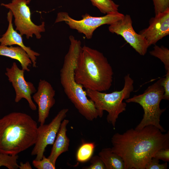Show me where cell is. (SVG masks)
<instances>
[{
	"mask_svg": "<svg viewBox=\"0 0 169 169\" xmlns=\"http://www.w3.org/2000/svg\"><path fill=\"white\" fill-rule=\"evenodd\" d=\"M112 151L120 156L124 169H145L146 163L159 150L169 148V132L163 133L152 125L140 130L131 128L111 138Z\"/></svg>",
	"mask_w": 169,
	"mask_h": 169,
	"instance_id": "1",
	"label": "cell"
},
{
	"mask_svg": "<svg viewBox=\"0 0 169 169\" xmlns=\"http://www.w3.org/2000/svg\"><path fill=\"white\" fill-rule=\"evenodd\" d=\"M114 73L102 53L86 45L76 59L74 69L75 81L86 90L104 92L108 90Z\"/></svg>",
	"mask_w": 169,
	"mask_h": 169,
	"instance_id": "2",
	"label": "cell"
},
{
	"mask_svg": "<svg viewBox=\"0 0 169 169\" xmlns=\"http://www.w3.org/2000/svg\"><path fill=\"white\" fill-rule=\"evenodd\" d=\"M37 124L29 115L13 112L0 119V152L16 155L36 143Z\"/></svg>",
	"mask_w": 169,
	"mask_h": 169,
	"instance_id": "3",
	"label": "cell"
},
{
	"mask_svg": "<svg viewBox=\"0 0 169 169\" xmlns=\"http://www.w3.org/2000/svg\"><path fill=\"white\" fill-rule=\"evenodd\" d=\"M69 38V49L60 70V82L65 94L79 113L87 120L92 121L99 117V113L93 102L87 98L83 87L74 78L75 62L82 48L81 42L73 35Z\"/></svg>",
	"mask_w": 169,
	"mask_h": 169,
	"instance_id": "4",
	"label": "cell"
},
{
	"mask_svg": "<svg viewBox=\"0 0 169 169\" xmlns=\"http://www.w3.org/2000/svg\"><path fill=\"white\" fill-rule=\"evenodd\" d=\"M124 79V86L120 91L106 93L89 90H85L87 96L93 102L100 118L103 116L104 111L108 113L107 121L112 125L114 129H115L119 115L126 110V104L123 102V100L129 98L131 93L134 90V82L130 74L125 75Z\"/></svg>",
	"mask_w": 169,
	"mask_h": 169,
	"instance_id": "5",
	"label": "cell"
},
{
	"mask_svg": "<svg viewBox=\"0 0 169 169\" xmlns=\"http://www.w3.org/2000/svg\"><path fill=\"white\" fill-rule=\"evenodd\" d=\"M163 79V78H160L148 86L142 94L135 95L125 100L127 103L139 104L144 110L142 119L135 129L140 130L146 126L152 125L163 132L166 131L160 124L161 116L166 110L165 109H161L160 106L164 94L162 85Z\"/></svg>",
	"mask_w": 169,
	"mask_h": 169,
	"instance_id": "6",
	"label": "cell"
},
{
	"mask_svg": "<svg viewBox=\"0 0 169 169\" xmlns=\"http://www.w3.org/2000/svg\"><path fill=\"white\" fill-rule=\"evenodd\" d=\"M124 15L118 11L112 12L101 17H94L88 13L82 16L81 19L77 20L71 17L65 12L57 13L55 23L64 22L69 27L84 34L88 39H91L94 31L105 24L110 25L120 19Z\"/></svg>",
	"mask_w": 169,
	"mask_h": 169,
	"instance_id": "7",
	"label": "cell"
},
{
	"mask_svg": "<svg viewBox=\"0 0 169 169\" xmlns=\"http://www.w3.org/2000/svg\"><path fill=\"white\" fill-rule=\"evenodd\" d=\"M31 0H12L7 4L1 5L11 10L14 18L15 30L19 32L22 36L24 35L27 39L34 34L38 39L41 37V33L45 31V24L42 22L39 25L35 24L32 21L31 13L28 5Z\"/></svg>",
	"mask_w": 169,
	"mask_h": 169,
	"instance_id": "8",
	"label": "cell"
},
{
	"mask_svg": "<svg viewBox=\"0 0 169 169\" xmlns=\"http://www.w3.org/2000/svg\"><path fill=\"white\" fill-rule=\"evenodd\" d=\"M68 111V108L61 110L49 124L40 125L38 127L36 141L31 152L32 156H36L35 160L41 159L47 146L53 145L61 124Z\"/></svg>",
	"mask_w": 169,
	"mask_h": 169,
	"instance_id": "9",
	"label": "cell"
},
{
	"mask_svg": "<svg viewBox=\"0 0 169 169\" xmlns=\"http://www.w3.org/2000/svg\"><path fill=\"white\" fill-rule=\"evenodd\" d=\"M130 16L126 14L120 19L110 25L109 31L121 36L139 54L144 55L149 47L145 39L134 30Z\"/></svg>",
	"mask_w": 169,
	"mask_h": 169,
	"instance_id": "10",
	"label": "cell"
},
{
	"mask_svg": "<svg viewBox=\"0 0 169 169\" xmlns=\"http://www.w3.org/2000/svg\"><path fill=\"white\" fill-rule=\"evenodd\" d=\"M24 71L22 69H19L15 62H13L10 68H6L5 74L15 90V102H18L22 99L24 98L28 101L30 109L33 110H35L36 106L32 99L31 95L35 93L36 90L32 82L25 80Z\"/></svg>",
	"mask_w": 169,
	"mask_h": 169,
	"instance_id": "11",
	"label": "cell"
},
{
	"mask_svg": "<svg viewBox=\"0 0 169 169\" xmlns=\"http://www.w3.org/2000/svg\"><path fill=\"white\" fill-rule=\"evenodd\" d=\"M149 47L169 34V8L151 18L148 27L140 32Z\"/></svg>",
	"mask_w": 169,
	"mask_h": 169,
	"instance_id": "12",
	"label": "cell"
},
{
	"mask_svg": "<svg viewBox=\"0 0 169 169\" xmlns=\"http://www.w3.org/2000/svg\"><path fill=\"white\" fill-rule=\"evenodd\" d=\"M55 90L49 83L44 79L40 80L37 91L33 98L38 106V121L40 125L44 124L50 109L55 103Z\"/></svg>",
	"mask_w": 169,
	"mask_h": 169,
	"instance_id": "13",
	"label": "cell"
},
{
	"mask_svg": "<svg viewBox=\"0 0 169 169\" xmlns=\"http://www.w3.org/2000/svg\"><path fill=\"white\" fill-rule=\"evenodd\" d=\"M13 14L11 11L9 10L7 13V18L8 25L7 30L0 38V45L10 46L17 45L23 48L29 55L32 63L33 67H37V57L40 55L38 52L32 50L29 47L25 46L23 43L22 36L18 33L13 28L12 23Z\"/></svg>",
	"mask_w": 169,
	"mask_h": 169,
	"instance_id": "14",
	"label": "cell"
},
{
	"mask_svg": "<svg viewBox=\"0 0 169 169\" xmlns=\"http://www.w3.org/2000/svg\"><path fill=\"white\" fill-rule=\"evenodd\" d=\"M69 120L64 119L62 121L56 139L53 144L50 153L48 157L55 165L56 160L59 156L64 152L69 150L70 140L67 135V126Z\"/></svg>",
	"mask_w": 169,
	"mask_h": 169,
	"instance_id": "15",
	"label": "cell"
},
{
	"mask_svg": "<svg viewBox=\"0 0 169 169\" xmlns=\"http://www.w3.org/2000/svg\"><path fill=\"white\" fill-rule=\"evenodd\" d=\"M0 55L17 60L20 63L23 70L27 72L30 71L28 67L32 64V62L27 52L20 47L0 45Z\"/></svg>",
	"mask_w": 169,
	"mask_h": 169,
	"instance_id": "16",
	"label": "cell"
},
{
	"mask_svg": "<svg viewBox=\"0 0 169 169\" xmlns=\"http://www.w3.org/2000/svg\"><path fill=\"white\" fill-rule=\"evenodd\" d=\"M106 169H124V163L122 158L112 151L111 148L102 149L99 152Z\"/></svg>",
	"mask_w": 169,
	"mask_h": 169,
	"instance_id": "17",
	"label": "cell"
},
{
	"mask_svg": "<svg viewBox=\"0 0 169 169\" xmlns=\"http://www.w3.org/2000/svg\"><path fill=\"white\" fill-rule=\"evenodd\" d=\"M95 146L94 142L83 143L77 151V161L81 162H84L90 160L93 154Z\"/></svg>",
	"mask_w": 169,
	"mask_h": 169,
	"instance_id": "18",
	"label": "cell"
},
{
	"mask_svg": "<svg viewBox=\"0 0 169 169\" xmlns=\"http://www.w3.org/2000/svg\"><path fill=\"white\" fill-rule=\"evenodd\" d=\"M93 6L104 14L118 11L119 5L112 0H90Z\"/></svg>",
	"mask_w": 169,
	"mask_h": 169,
	"instance_id": "19",
	"label": "cell"
},
{
	"mask_svg": "<svg viewBox=\"0 0 169 169\" xmlns=\"http://www.w3.org/2000/svg\"><path fill=\"white\" fill-rule=\"evenodd\" d=\"M153 49L149 53L153 56L159 59L163 63L166 72L169 70V50L163 46L154 45Z\"/></svg>",
	"mask_w": 169,
	"mask_h": 169,
	"instance_id": "20",
	"label": "cell"
},
{
	"mask_svg": "<svg viewBox=\"0 0 169 169\" xmlns=\"http://www.w3.org/2000/svg\"><path fill=\"white\" fill-rule=\"evenodd\" d=\"M18 155H11L0 152V167L4 166L9 169H18Z\"/></svg>",
	"mask_w": 169,
	"mask_h": 169,
	"instance_id": "21",
	"label": "cell"
},
{
	"mask_svg": "<svg viewBox=\"0 0 169 169\" xmlns=\"http://www.w3.org/2000/svg\"><path fill=\"white\" fill-rule=\"evenodd\" d=\"M33 166L38 169H55V165L50 160L44 155L41 159L34 160L32 161Z\"/></svg>",
	"mask_w": 169,
	"mask_h": 169,
	"instance_id": "22",
	"label": "cell"
},
{
	"mask_svg": "<svg viewBox=\"0 0 169 169\" xmlns=\"http://www.w3.org/2000/svg\"><path fill=\"white\" fill-rule=\"evenodd\" d=\"M155 14L163 12L169 8V0H152Z\"/></svg>",
	"mask_w": 169,
	"mask_h": 169,
	"instance_id": "23",
	"label": "cell"
},
{
	"mask_svg": "<svg viewBox=\"0 0 169 169\" xmlns=\"http://www.w3.org/2000/svg\"><path fill=\"white\" fill-rule=\"evenodd\" d=\"M90 166L85 167V169H106L105 165L99 155H95L90 158Z\"/></svg>",
	"mask_w": 169,
	"mask_h": 169,
	"instance_id": "24",
	"label": "cell"
},
{
	"mask_svg": "<svg viewBox=\"0 0 169 169\" xmlns=\"http://www.w3.org/2000/svg\"><path fill=\"white\" fill-rule=\"evenodd\" d=\"M159 160L153 157L146 164V169H166L167 168L168 164L167 162L160 164L159 163Z\"/></svg>",
	"mask_w": 169,
	"mask_h": 169,
	"instance_id": "25",
	"label": "cell"
},
{
	"mask_svg": "<svg viewBox=\"0 0 169 169\" xmlns=\"http://www.w3.org/2000/svg\"><path fill=\"white\" fill-rule=\"evenodd\" d=\"M162 85L163 87L164 94L163 100H169V70L166 71L165 77H163L162 82Z\"/></svg>",
	"mask_w": 169,
	"mask_h": 169,
	"instance_id": "26",
	"label": "cell"
},
{
	"mask_svg": "<svg viewBox=\"0 0 169 169\" xmlns=\"http://www.w3.org/2000/svg\"><path fill=\"white\" fill-rule=\"evenodd\" d=\"M153 157L166 162L169 161V148L161 149L155 154Z\"/></svg>",
	"mask_w": 169,
	"mask_h": 169,
	"instance_id": "27",
	"label": "cell"
},
{
	"mask_svg": "<svg viewBox=\"0 0 169 169\" xmlns=\"http://www.w3.org/2000/svg\"><path fill=\"white\" fill-rule=\"evenodd\" d=\"M18 168L20 169H32V166L28 161H27L25 163L20 162Z\"/></svg>",
	"mask_w": 169,
	"mask_h": 169,
	"instance_id": "28",
	"label": "cell"
}]
</instances>
